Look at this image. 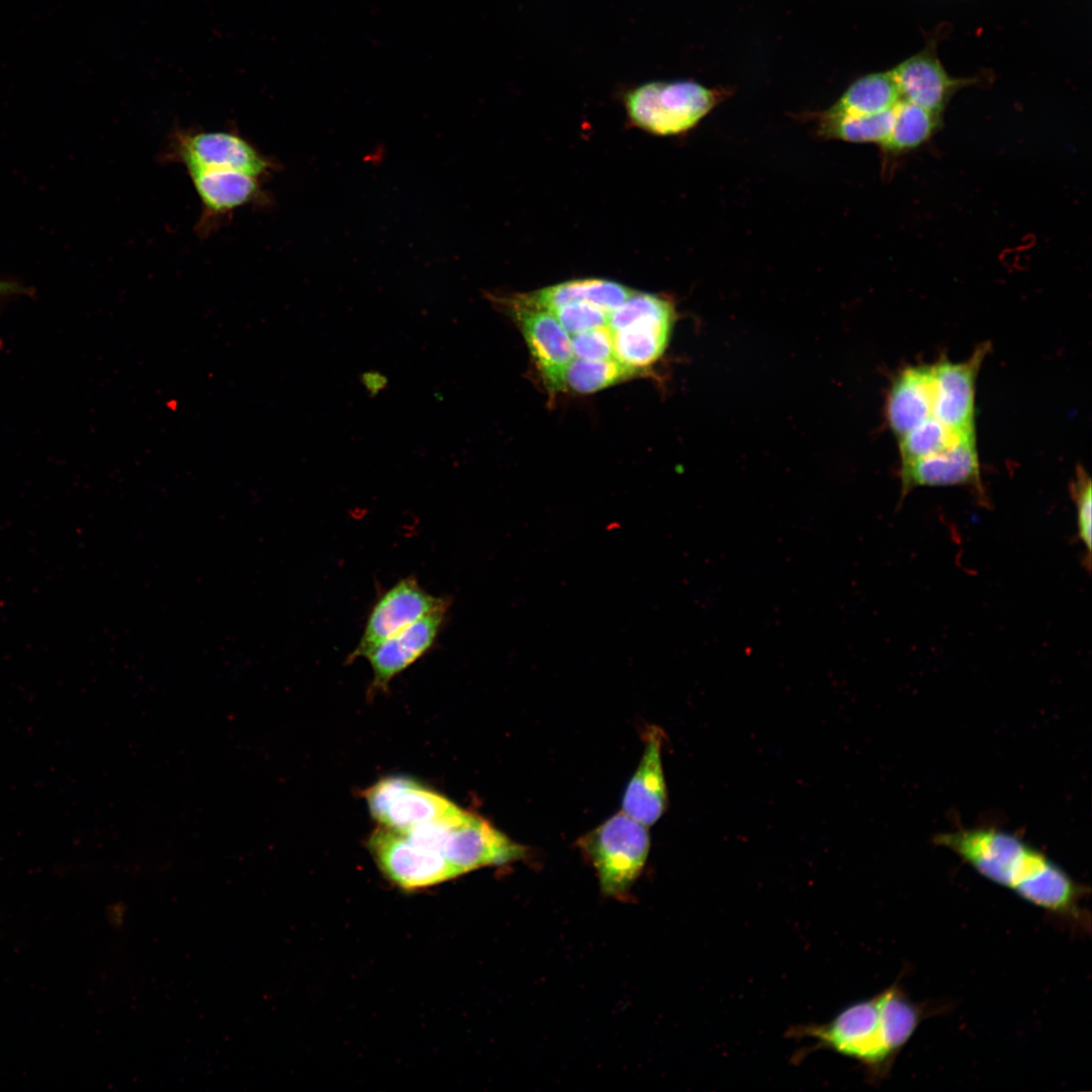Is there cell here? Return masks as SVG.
Listing matches in <instances>:
<instances>
[{
  "instance_id": "cell-25",
  "label": "cell",
  "mask_w": 1092,
  "mask_h": 1092,
  "mask_svg": "<svg viewBox=\"0 0 1092 1092\" xmlns=\"http://www.w3.org/2000/svg\"><path fill=\"white\" fill-rule=\"evenodd\" d=\"M569 336L608 326L610 313L587 302H576L551 310Z\"/></svg>"
},
{
  "instance_id": "cell-26",
  "label": "cell",
  "mask_w": 1092,
  "mask_h": 1092,
  "mask_svg": "<svg viewBox=\"0 0 1092 1092\" xmlns=\"http://www.w3.org/2000/svg\"><path fill=\"white\" fill-rule=\"evenodd\" d=\"M1071 493L1076 507L1078 537L1087 552L1086 559L1090 565L1091 542H1092V491L1091 479L1087 472L1078 467L1076 478L1071 484Z\"/></svg>"
},
{
  "instance_id": "cell-5",
  "label": "cell",
  "mask_w": 1092,
  "mask_h": 1092,
  "mask_svg": "<svg viewBox=\"0 0 1092 1092\" xmlns=\"http://www.w3.org/2000/svg\"><path fill=\"white\" fill-rule=\"evenodd\" d=\"M162 159L183 166L186 172L231 170L264 181L279 169V164L273 158L262 153L235 129L177 127L167 139Z\"/></svg>"
},
{
  "instance_id": "cell-27",
  "label": "cell",
  "mask_w": 1092,
  "mask_h": 1092,
  "mask_svg": "<svg viewBox=\"0 0 1092 1092\" xmlns=\"http://www.w3.org/2000/svg\"><path fill=\"white\" fill-rule=\"evenodd\" d=\"M574 358L583 360L615 359L613 336L608 326L570 336Z\"/></svg>"
},
{
  "instance_id": "cell-4",
  "label": "cell",
  "mask_w": 1092,
  "mask_h": 1092,
  "mask_svg": "<svg viewBox=\"0 0 1092 1092\" xmlns=\"http://www.w3.org/2000/svg\"><path fill=\"white\" fill-rule=\"evenodd\" d=\"M597 871L605 896L625 897L647 860L650 837L647 826L623 811L577 840Z\"/></svg>"
},
{
  "instance_id": "cell-3",
  "label": "cell",
  "mask_w": 1092,
  "mask_h": 1092,
  "mask_svg": "<svg viewBox=\"0 0 1092 1092\" xmlns=\"http://www.w3.org/2000/svg\"><path fill=\"white\" fill-rule=\"evenodd\" d=\"M403 833L416 844L443 855L459 876L525 856L523 845L468 811L458 820L431 822Z\"/></svg>"
},
{
  "instance_id": "cell-7",
  "label": "cell",
  "mask_w": 1092,
  "mask_h": 1092,
  "mask_svg": "<svg viewBox=\"0 0 1092 1092\" xmlns=\"http://www.w3.org/2000/svg\"><path fill=\"white\" fill-rule=\"evenodd\" d=\"M372 817L400 832L417 826L460 819L466 810L421 783L406 777H386L364 791Z\"/></svg>"
},
{
  "instance_id": "cell-6",
  "label": "cell",
  "mask_w": 1092,
  "mask_h": 1092,
  "mask_svg": "<svg viewBox=\"0 0 1092 1092\" xmlns=\"http://www.w3.org/2000/svg\"><path fill=\"white\" fill-rule=\"evenodd\" d=\"M715 99L713 91L693 81H652L628 91L625 107L639 128L669 135L695 126Z\"/></svg>"
},
{
  "instance_id": "cell-19",
  "label": "cell",
  "mask_w": 1092,
  "mask_h": 1092,
  "mask_svg": "<svg viewBox=\"0 0 1092 1092\" xmlns=\"http://www.w3.org/2000/svg\"><path fill=\"white\" fill-rule=\"evenodd\" d=\"M632 289L606 279H578L528 293L540 306L553 310L563 305L587 302L611 313L632 293Z\"/></svg>"
},
{
  "instance_id": "cell-23",
  "label": "cell",
  "mask_w": 1092,
  "mask_h": 1092,
  "mask_svg": "<svg viewBox=\"0 0 1092 1092\" xmlns=\"http://www.w3.org/2000/svg\"><path fill=\"white\" fill-rule=\"evenodd\" d=\"M635 372L616 359L583 360L572 358L562 376V390L592 393L632 376Z\"/></svg>"
},
{
  "instance_id": "cell-24",
  "label": "cell",
  "mask_w": 1092,
  "mask_h": 1092,
  "mask_svg": "<svg viewBox=\"0 0 1092 1092\" xmlns=\"http://www.w3.org/2000/svg\"><path fill=\"white\" fill-rule=\"evenodd\" d=\"M968 434L958 433L931 417L898 439L902 464L940 452Z\"/></svg>"
},
{
  "instance_id": "cell-9",
  "label": "cell",
  "mask_w": 1092,
  "mask_h": 1092,
  "mask_svg": "<svg viewBox=\"0 0 1092 1092\" xmlns=\"http://www.w3.org/2000/svg\"><path fill=\"white\" fill-rule=\"evenodd\" d=\"M367 847L381 873L405 891L425 889L459 876L440 853L416 844L403 832L381 825L371 833Z\"/></svg>"
},
{
  "instance_id": "cell-13",
  "label": "cell",
  "mask_w": 1092,
  "mask_h": 1092,
  "mask_svg": "<svg viewBox=\"0 0 1092 1092\" xmlns=\"http://www.w3.org/2000/svg\"><path fill=\"white\" fill-rule=\"evenodd\" d=\"M449 606L439 608L390 636L365 658L372 669L371 692L385 691L390 681L423 657L436 643Z\"/></svg>"
},
{
  "instance_id": "cell-17",
  "label": "cell",
  "mask_w": 1092,
  "mask_h": 1092,
  "mask_svg": "<svg viewBox=\"0 0 1092 1092\" xmlns=\"http://www.w3.org/2000/svg\"><path fill=\"white\" fill-rule=\"evenodd\" d=\"M886 416L898 439L933 417L931 366L909 367L895 378L887 398Z\"/></svg>"
},
{
  "instance_id": "cell-28",
  "label": "cell",
  "mask_w": 1092,
  "mask_h": 1092,
  "mask_svg": "<svg viewBox=\"0 0 1092 1092\" xmlns=\"http://www.w3.org/2000/svg\"><path fill=\"white\" fill-rule=\"evenodd\" d=\"M360 382L371 397L377 396L388 385V378L379 371H365L360 375Z\"/></svg>"
},
{
  "instance_id": "cell-16",
  "label": "cell",
  "mask_w": 1092,
  "mask_h": 1092,
  "mask_svg": "<svg viewBox=\"0 0 1092 1092\" xmlns=\"http://www.w3.org/2000/svg\"><path fill=\"white\" fill-rule=\"evenodd\" d=\"M891 74L901 99L941 114L949 99L964 82L951 78L938 59L921 52L898 66Z\"/></svg>"
},
{
  "instance_id": "cell-1",
  "label": "cell",
  "mask_w": 1092,
  "mask_h": 1092,
  "mask_svg": "<svg viewBox=\"0 0 1092 1092\" xmlns=\"http://www.w3.org/2000/svg\"><path fill=\"white\" fill-rule=\"evenodd\" d=\"M933 841L952 851L987 880L1058 914L1076 909L1083 888L1043 851L995 827L960 828Z\"/></svg>"
},
{
  "instance_id": "cell-14",
  "label": "cell",
  "mask_w": 1092,
  "mask_h": 1092,
  "mask_svg": "<svg viewBox=\"0 0 1092 1092\" xmlns=\"http://www.w3.org/2000/svg\"><path fill=\"white\" fill-rule=\"evenodd\" d=\"M975 433L952 446L901 466L902 495L917 486L972 485L983 495Z\"/></svg>"
},
{
  "instance_id": "cell-15",
  "label": "cell",
  "mask_w": 1092,
  "mask_h": 1092,
  "mask_svg": "<svg viewBox=\"0 0 1092 1092\" xmlns=\"http://www.w3.org/2000/svg\"><path fill=\"white\" fill-rule=\"evenodd\" d=\"M663 732L649 727L639 765L630 780L622 802V811L645 826L654 824L667 804V791L661 762Z\"/></svg>"
},
{
  "instance_id": "cell-8",
  "label": "cell",
  "mask_w": 1092,
  "mask_h": 1092,
  "mask_svg": "<svg viewBox=\"0 0 1092 1092\" xmlns=\"http://www.w3.org/2000/svg\"><path fill=\"white\" fill-rule=\"evenodd\" d=\"M519 327L534 361L550 390H562V376L573 358L569 334L554 314L536 303L528 293L510 296L488 294Z\"/></svg>"
},
{
  "instance_id": "cell-2",
  "label": "cell",
  "mask_w": 1092,
  "mask_h": 1092,
  "mask_svg": "<svg viewBox=\"0 0 1092 1092\" xmlns=\"http://www.w3.org/2000/svg\"><path fill=\"white\" fill-rule=\"evenodd\" d=\"M921 1020V1011L898 986L856 1002L823 1024L795 1028V1036L814 1039L866 1066L875 1074L888 1070Z\"/></svg>"
},
{
  "instance_id": "cell-11",
  "label": "cell",
  "mask_w": 1092,
  "mask_h": 1092,
  "mask_svg": "<svg viewBox=\"0 0 1092 1092\" xmlns=\"http://www.w3.org/2000/svg\"><path fill=\"white\" fill-rule=\"evenodd\" d=\"M201 204L195 226L204 238L231 218L236 210L246 206H266L270 198L264 189L266 181L231 170H199L187 172Z\"/></svg>"
},
{
  "instance_id": "cell-20",
  "label": "cell",
  "mask_w": 1092,
  "mask_h": 1092,
  "mask_svg": "<svg viewBox=\"0 0 1092 1092\" xmlns=\"http://www.w3.org/2000/svg\"><path fill=\"white\" fill-rule=\"evenodd\" d=\"M900 100L901 96L891 72L875 73L852 83L827 112L845 115L876 114L893 109Z\"/></svg>"
},
{
  "instance_id": "cell-29",
  "label": "cell",
  "mask_w": 1092,
  "mask_h": 1092,
  "mask_svg": "<svg viewBox=\"0 0 1092 1092\" xmlns=\"http://www.w3.org/2000/svg\"><path fill=\"white\" fill-rule=\"evenodd\" d=\"M19 292H23V288L20 285L0 280V295H9Z\"/></svg>"
},
{
  "instance_id": "cell-18",
  "label": "cell",
  "mask_w": 1092,
  "mask_h": 1092,
  "mask_svg": "<svg viewBox=\"0 0 1092 1092\" xmlns=\"http://www.w3.org/2000/svg\"><path fill=\"white\" fill-rule=\"evenodd\" d=\"M674 316L671 304L612 332L615 359L636 371L653 364L667 346Z\"/></svg>"
},
{
  "instance_id": "cell-10",
  "label": "cell",
  "mask_w": 1092,
  "mask_h": 1092,
  "mask_svg": "<svg viewBox=\"0 0 1092 1092\" xmlns=\"http://www.w3.org/2000/svg\"><path fill=\"white\" fill-rule=\"evenodd\" d=\"M444 606H450V600L428 593L414 575L401 578L374 603L349 661L365 657L390 636Z\"/></svg>"
},
{
  "instance_id": "cell-12",
  "label": "cell",
  "mask_w": 1092,
  "mask_h": 1092,
  "mask_svg": "<svg viewBox=\"0 0 1092 1092\" xmlns=\"http://www.w3.org/2000/svg\"><path fill=\"white\" fill-rule=\"evenodd\" d=\"M987 350V345L981 346L961 363L945 360L931 365L933 417L958 433L975 432L976 380Z\"/></svg>"
},
{
  "instance_id": "cell-22",
  "label": "cell",
  "mask_w": 1092,
  "mask_h": 1092,
  "mask_svg": "<svg viewBox=\"0 0 1092 1092\" xmlns=\"http://www.w3.org/2000/svg\"><path fill=\"white\" fill-rule=\"evenodd\" d=\"M893 109L876 114L845 115L826 112L821 132L850 143H875L883 146L891 132Z\"/></svg>"
},
{
  "instance_id": "cell-21",
  "label": "cell",
  "mask_w": 1092,
  "mask_h": 1092,
  "mask_svg": "<svg viewBox=\"0 0 1092 1092\" xmlns=\"http://www.w3.org/2000/svg\"><path fill=\"white\" fill-rule=\"evenodd\" d=\"M939 123V114L901 99L893 108L891 132L882 147L894 155L913 151L932 138Z\"/></svg>"
}]
</instances>
